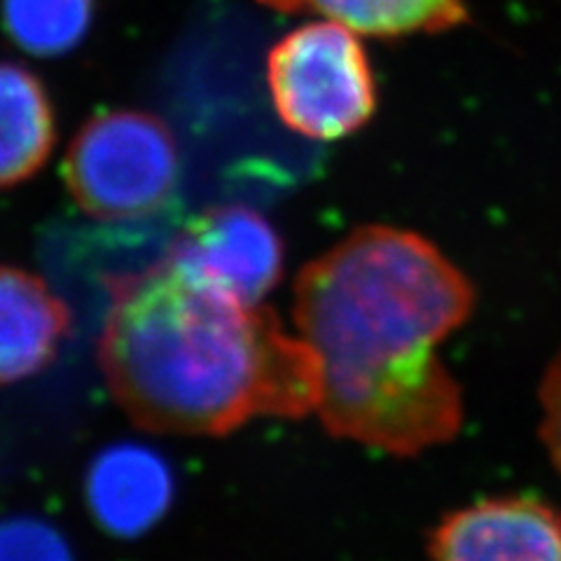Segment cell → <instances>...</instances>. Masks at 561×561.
Returning a JSON list of instances; mask_svg holds the SVG:
<instances>
[{
    "label": "cell",
    "mask_w": 561,
    "mask_h": 561,
    "mask_svg": "<svg viewBox=\"0 0 561 561\" xmlns=\"http://www.w3.org/2000/svg\"><path fill=\"white\" fill-rule=\"evenodd\" d=\"M99 358L119 405L157 433L227 435L321 402V360L302 337L169 260L115 280Z\"/></svg>",
    "instance_id": "7a4b0ae2"
},
{
    "label": "cell",
    "mask_w": 561,
    "mask_h": 561,
    "mask_svg": "<svg viewBox=\"0 0 561 561\" xmlns=\"http://www.w3.org/2000/svg\"><path fill=\"white\" fill-rule=\"evenodd\" d=\"M280 14L337 22L358 35L398 41L443 33L470 20L466 0H257Z\"/></svg>",
    "instance_id": "9c48e42d"
},
{
    "label": "cell",
    "mask_w": 561,
    "mask_h": 561,
    "mask_svg": "<svg viewBox=\"0 0 561 561\" xmlns=\"http://www.w3.org/2000/svg\"><path fill=\"white\" fill-rule=\"evenodd\" d=\"M68 323L66 305L43 278L0 265V386L43 373L55 360Z\"/></svg>",
    "instance_id": "ba28073f"
},
{
    "label": "cell",
    "mask_w": 561,
    "mask_h": 561,
    "mask_svg": "<svg viewBox=\"0 0 561 561\" xmlns=\"http://www.w3.org/2000/svg\"><path fill=\"white\" fill-rule=\"evenodd\" d=\"M267 87L284 125L311 140H340L377 113V82L360 35L337 22H309L267 55Z\"/></svg>",
    "instance_id": "3957f363"
},
{
    "label": "cell",
    "mask_w": 561,
    "mask_h": 561,
    "mask_svg": "<svg viewBox=\"0 0 561 561\" xmlns=\"http://www.w3.org/2000/svg\"><path fill=\"white\" fill-rule=\"evenodd\" d=\"M94 0H3V26L22 49L57 57L73 49L92 26Z\"/></svg>",
    "instance_id": "8fae6325"
},
{
    "label": "cell",
    "mask_w": 561,
    "mask_h": 561,
    "mask_svg": "<svg viewBox=\"0 0 561 561\" xmlns=\"http://www.w3.org/2000/svg\"><path fill=\"white\" fill-rule=\"evenodd\" d=\"M0 561H76L66 536L41 517L0 519Z\"/></svg>",
    "instance_id": "7c38bea8"
},
{
    "label": "cell",
    "mask_w": 561,
    "mask_h": 561,
    "mask_svg": "<svg viewBox=\"0 0 561 561\" xmlns=\"http://www.w3.org/2000/svg\"><path fill=\"white\" fill-rule=\"evenodd\" d=\"M167 260L230 300L260 305L284 272V243L257 210L218 206L185 227Z\"/></svg>",
    "instance_id": "5b68a950"
},
{
    "label": "cell",
    "mask_w": 561,
    "mask_h": 561,
    "mask_svg": "<svg viewBox=\"0 0 561 561\" xmlns=\"http://www.w3.org/2000/svg\"><path fill=\"white\" fill-rule=\"evenodd\" d=\"M173 480L167 461L136 443L113 445L96 454L84 480L90 513L101 529L117 538L148 531L169 511Z\"/></svg>",
    "instance_id": "52a82bcc"
},
{
    "label": "cell",
    "mask_w": 561,
    "mask_h": 561,
    "mask_svg": "<svg viewBox=\"0 0 561 561\" xmlns=\"http://www.w3.org/2000/svg\"><path fill=\"white\" fill-rule=\"evenodd\" d=\"M55 111L28 68L0 61V187L41 171L55 148Z\"/></svg>",
    "instance_id": "30bf717a"
},
{
    "label": "cell",
    "mask_w": 561,
    "mask_h": 561,
    "mask_svg": "<svg viewBox=\"0 0 561 561\" xmlns=\"http://www.w3.org/2000/svg\"><path fill=\"white\" fill-rule=\"evenodd\" d=\"M181 175L173 134L140 111L94 115L66 154L70 195L99 220H138L164 208Z\"/></svg>",
    "instance_id": "277c9868"
},
{
    "label": "cell",
    "mask_w": 561,
    "mask_h": 561,
    "mask_svg": "<svg viewBox=\"0 0 561 561\" xmlns=\"http://www.w3.org/2000/svg\"><path fill=\"white\" fill-rule=\"evenodd\" d=\"M431 561H561V511L534 496H494L447 513Z\"/></svg>",
    "instance_id": "8992f818"
},
{
    "label": "cell",
    "mask_w": 561,
    "mask_h": 561,
    "mask_svg": "<svg viewBox=\"0 0 561 561\" xmlns=\"http://www.w3.org/2000/svg\"><path fill=\"white\" fill-rule=\"evenodd\" d=\"M476 309V288L433 241L358 227L295 284V323L321 360L323 426L416 456L461 431V386L435 356Z\"/></svg>",
    "instance_id": "6da1fadb"
},
{
    "label": "cell",
    "mask_w": 561,
    "mask_h": 561,
    "mask_svg": "<svg viewBox=\"0 0 561 561\" xmlns=\"http://www.w3.org/2000/svg\"><path fill=\"white\" fill-rule=\"evenodd\" d=\"M542 426L540 435L548 447L550 459L561 476V354L548 365L540 383Z\"/></svg>",
    "instance_id": "4fadbf2b"
}]
</instances>
